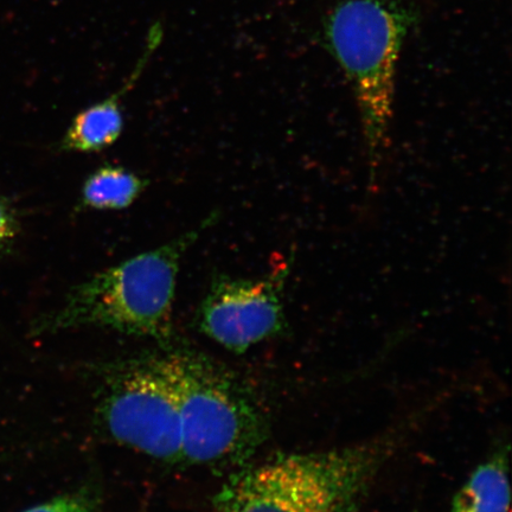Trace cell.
Here are the masks:
<instances>
[{
    "label": "cell",
    "instance_id": "cell-1",
    "mask_svg": "<svg viewBox=\"0 0 512 512\" xmlns=\"http://www.w3.org/2000/svg\"><path fill=\"white\" fill-rule=\"evenodd\" d=\"M219 220L214 211L200 226L155 249L106 268L70 288L41 322L44 331L104 328L169 341L179 267L201 235Z\"/></svg>",
    "mask_w": 512,
    "mask_h": 512
},
{
    "label": "cell",
    "instance_id": "cell-2",
    "mask_svg": "<svg viewBox=\"0 0 512 512\" xmlns=\"http://www.w3.org/2000/svg\"><path fill=\"white\" fill-rule=\"evenodd\" d=\"M382 457L373 446L279 457L224 486L217 512H354Z\"/></svg>",
    "mask_w": 512,
    "mask_h": 512
},
{
    "label": "cell",
    "instance_id": "cell-3",
    "mask_svg": "<svg viewBox=\"0 0 512 512\" xmlns=\"http://www.w3.org/2000/svg\"><path fill=\"white\" fill-rule=\"evenodd\" d=\"M328 31L355 94L371 182H375L389 145L405 19L382 0H347L335 10Z\"/></svg>",
    "mask_w": 512,
    "mask_h": 512
},
{
    "label": "cell",
    "instance_id": "cell-4",
    "mask_svg": "<svg viewBox=\"0 0 512 512\" xmlns=\"http://www.w3.org/2000/svg\"><path fill=\"white\" fill-rule=\"evenodd\" d=\"M165 360L177 394L182 462L230 463L254 451L264 427L238 382L195 355L177 352Z\"/></svg>",
    "mask_w": 512,
    "mask_h": 512
},
{
    "label": "cell",
    "instance_id": "cell-5",
    "mask_svg": "<svg viewBox=\"0 0 512 512\" xmlns=\"http://www.w3.org/2000/svg\"><path fill=\"white\" fill-rule=\"evenodd\" d=\"M101 411L120 444L164 462H182L178 400L165 356L127 364L114 374Z\"/></svg>",
    "mask_w": 512,
    "mask_h": 512
},
{
    "label": "cell",
    "instance_id": "cell-6",
    "mask_svg": "<svg viewBox=\"0 0 512 512\" xmlns=\"http://www.w3.org/2000/svg\"><path fill=\"white\" fill-rule=\"evenodd\" d=\"M288 273L284 264L260 279L216 274L197 313L203 334L234 352L279 334L285 325L281 294Z\"/></svg>",
    "mask_w": 512,
    "mask_h": 512
},
{
    "label": "cell",
    "instance_id": "cell-7",
    "mask_svg": "<svg viewBox=\"0 0 512 512\" xmlns=\"http://www.w3.org/2000/svg\"><path fill=\"white\" fill-rule=\"evenodd\" d=\"M162 41L163 27L157 22L147 32L143 53L132 73L117 91L75 115L61 139V151L93 153L117 143L125 126L124 99L137 85Z\"/></svg>",
    "mask_w": 512,
    "mask_h": 512
},
{
    "label": "cell",
    "instance_id": "cell-8",
    "mask_svg": "<svg viewBox=\"0 0 512 512\" xmlns=\"http://www.w3.org/2000/svg\"><path fill=\"white\" fill-rule=\"evenodd\" d=\"M149 185L146 178L118 165H102L85 179L80 207L88 210H125L133 206Z\"/></svg>",
    "mask_w": 512,
    "mask_h": 512
},
{
    "label": "cell",
    "instance_id": "cell-9",
    "mask_svg": "<svg viewBox=\"0 0 512 512\" xmlns=\"http://www.w3.org/2000/svg\"><path fill=\"white\" fill-rule=\"evenodd\" d=\"M508 463L499 456L477 467L454 496L451 512H509Z\"/></svg>",
    "mask_w": 512,
    "mask_h": 512
},
{
    "label": "cell",
    "instance_id": "cell-10",
    "mask_svg": "<svg viewBox=\"0 0 512 512\" xmlns=\"http://www.w3.org/2000/svg\"><path fill=\"white\" fill-rule=\"evenodd\" d=\"M23 512H95V505L86 495H64Z\"/></svg>",
    "mask_w": 512,
    "mask_h": 512
},
{
    "label": "cell",
    "instance_id": "cell-11",
    "mask_svg": "<svg viewBox=\"0 0 512 512\" xmlns=\"http://www.w3.org/2000/svg\"><path fill=\"white\" fill-rule=\"evenodd\" d=\"M19 233V222L14 209L0 198V249L9 247Z\"/></svg>",
    "mask_w": 512,
    "mask_h": 512
}]
</instances>
